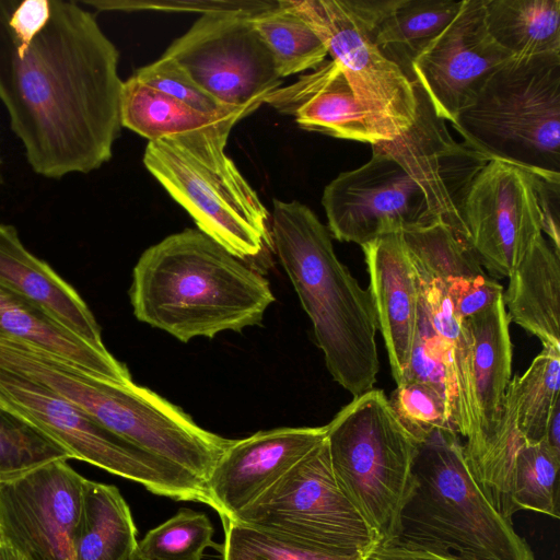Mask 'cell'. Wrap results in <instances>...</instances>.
<instances>
[{"mask_svg":"<svg viewBox=\"0 0 560 560\" xmlns=\"http://www.w3.org/2000/svg\"><path fill=\"white\" fill-rule=\"evenodd\" d=\"M119 54L74 1L0 0V100L34 172L90 173L121 129Z\"/></svg>","mask_w":560,"mask_h":560,"instance_id":"cell-1","label":"cell"},{"mask_svg":"<svg viewBox=\"0 0 560 560\" xmlns=\"http://www.w3.org/2000/svg\"><path fill=\"white\" fill-rule=\"evenodd\" d=\"M129 296L138 320L183 342L259 325L275 301L262 275L197 229L147 248Z\"/></svg>","mask_w":560,"mask_h":560,"instance_id":"cell-2","label":"cell"},{"mask_svg":"<svg viewBox=\"0 0 560 560\" xmlns=\"http://www.w3.org/2000/svg\"><path fill=\"white\" fill-rule=\"evenodd\" d=\"M272 245L308 315L332 378L357 397L374 388L378 330L370 290L338 259L331 234L304 203L275 199Z\"/></svg>","mask_w":560,"mask_h":560,"instance_id":"cell-3","label":"cell"},{"mask_svg":"<svg viewBox=\"0 0 560 560\" xmlns=\"http://www.w3.org/2000/svg\"><path fill=\"white\" fill-rule=\"evenodd\" d=\"M3 365L46 386L127 442L205 483L232 441L200 428L179 407L147 387L95 376L27 342H15Z\"/></svg>","mask_w":560,"mask_h":560,"instance_id":"cell-4","label":"cell"},{"mask_svg":"<svg viewBox=\"0 0 560 560\" xmlns=\"http://www.w3.org/2000/svg\"><path fill=\"white\" fill-rule=\"evenodd\" d=\"M413 476L398 538L469 560H535L470 475L456 431L438 429L421 441Z\"/></svg>","mask_w":560,"mask_h":560,"instance_id":"cell-5","label":"cell"},{"mask_svg":"<svg viewBox=\"0 0 560 560\" xmlns=\"http://www.w3.org/2000/svg\"><path fill=\"white\" fill-rule=\"evenodd\" d=\"M236 122L148 141L143 164L199 231L246 261L272 241L270 213L225 153Z\"/></svg>","mask_w":560,"mask_h":560,"instance_id":"cell-6","label":"cell"},{"mask_svg":"<svg viewBox=\"0 0 560 560\" xmlns=\"http://www.w3.org/2000/svg\"><path fill=\"white\" fill-rule=\"evenodd\" d=\"M452 126L490 161L560 179V54L512 57L487 78Z\"/></svg>","mask_w":560,"mask_h":560,"instance_id":"cell-7","label":"cell"},{"mask_svg":"<svg viewBox=\"0 0 560 560\" xmlns=\"http://www.w3.org/2000/svg\"><path fill=\"white\" fill-rule=\"evenodd\" d=\"M326 443L339 488L377 541L398 538L421 442L399 422L384 392L353 397L327 424Z\"/></svg>","mask_w":560,"mask_h":560,"instance_id":"cell-8","label":"cell"},{"mask_svg":"<svg viewBox=\"0 0 560 560\" xmlns=\"http://www.w3.org/2000/svg\"><path fill=\"white\" fill-rule=\"evenodd\" d=\"M229 520L330 557H364L378 542L339 488L326 440Z\"/></svg>","mask_w":560,"mask_h":560,"instance_id":"cell-9","label":"cell"},{"mask_svg":"<svg viewBox=\"0 0 560 560\" xmlns=\"http://www.w3.org/2000/svg\"><path fill=\"white\" fill-rule=\"evenodd\" d=\"M0 406L51 436L72 458L140 483L151 493L212 506L200 479L127 442L46 386L2 368Z\"/></svg>","mask_w":560,"mask_h":560,"instance_id":"cell-10","label":"cell"},{"mask_svg":"<svg viewBox=\"0 0 560 560\" xmlns=\"http://www.w3.org/2000/svg\"><path fill=\"white\" fill-rule=\"evenodd\" d=\"M252 18L234 12L202 14L163 55L223 106L253 113L281 88L283 79Z\"/></svg>","mask_w":560,"mask_h":560,"instance_id":"cell-11","label":"cell"},{"mask_svg":"<svg viewBox=\"0 0 560 560\" xmlns=\"http://www.w3.org/2000/svg\"><path fill=\"white\" fill-rule=\"evenodd\" d=\"M371 148L366 163L340 173L324 188L322 205L330 234L362 246L440 222L420 186L393 158Z\"/></svg>","mask_w":560,"mask_h":560,"instance_id":"cell-12","label":"cell"},{"mask_svg":"<svg viewBox=\"0 0 560 560\" xmlns=\"http://www.w3.org/2000/svg\"><path fill=\"white\" fill-rule=\"evenodd\" d=\"M86 480L65 459L0 480V541L26 560H75Z\"/></svg>","mask_w":560,"mask_h":560,"instance_id":"cell-13","label":"cell"},{"mask_svg":"<svg viewBox=\"0 0 560 560\" xmlns=\"http://www.w3.org/2000/svg\"><path fill=\"white\" fill-rule=\"evenodd\" d=\"M317 34L355 100L400 135L417 113L415 83L386 59L349 0H282Z\"/></svg>","mask_w":560,"mask_h":560,"instance_id":"cell-14","label":"cell"},{"mask_svg":"<svg viewBox=\"0 0 560 560\" xmlns=\"http://www.w3.org/2000/svg\"><path fill=\"white\" fill-rule=\"evenodd\" d=\"M467 247L497 278L509 277L542 234L535 176L500 160L472 179L463 206Z\"/></svg>","mask_w":560,"mask_h":560,"instance_id":"cell-15","label":"cell"},{"mask_svg":"<svg viewBox=\"0 0 560 560\" xmlns=\"http://www.w3.org/2000/svg\"><path fill=\"white\" fill-rule=\"evenodd\" d=\"M415 89L418 106L411 126L394 139L372 145L406 171L427 196L438 220L467 247L464 200L472 179L490 160L455 141L421 88L415 83Z\"/></svg>","mask_w":560,"mask_h":560,"instance_id":"cell-16","label":"cell"},{"mask_svg":"<svg viewBox=\"0 0 560 560\" xmlns=\"http://www.w3.org/2000/svg\"><path fill=\"white\" fill-rule=\"evenodd\" d=\"M511 58L487 31L483 0H465L456 18L412 62V82L434 113L452 124L487 78Z\"/></svg>","mask_w":560,"mask_h":560,"instance_id":"cell-17","label":"cell"},{"mask_svg":"<svg viewBox=\"0 0 560 560\" xmlns=\"http://www.w3.org/2000/svg\"><path fill=\"white\" fill-rule=\"evenodd\" d=\"M322 427L279 428L232 440L206 485L221 521L233 518L319 446Z\"/></svg>","mask_w":560,"mask_h":560,"instance_id":"cell-18","label":"cell"},{"mask_svg":"<svg viewBox=\"0 0 560 560\" xmlns=\"http://www.w3.org/2000/svg\"><path fill=\"white\" fill-rule=\"evenodd\" d=\"M264 104L292 116L303 129L330 137L375 144L399 133L354 97L340 66L325 60L319 67L270 93Z\"/></svg>","mask_w":560,"mask_h":560,"instance_id":"cell-19","label":"cell"},{"mask_svg":"<svg viewBox=\"0 0 560 560\" xmlns=\"http://www.w3.org/2000/svg\"><path fill=\"white\" fill-rule=\"evenodd\" d=\"M370 275L377 326L396 384L406 374L417 326L419 284L401 233L361 246Z\"/></svg>","mask_w":560,"mask_h":560,"instance_id":"cell-20","label":"cell"},{"mask_svg":"<svg viewBox=\"0 0 560 560\" xmlns=\"http://www.w3.org/2000/svg\"><path fill=\"white\" fill-rule=\"evenodd\" d=\"M471 345L475 428L463 444L465 460L476 457L492 436L502 413L512 372L510 320L500 296L486 311L464 319Z\"/></svg>","mask_w":560,"mask_h":560,"instance_id":"cell-21","label":"cell"},{"mask_svg":"<svg viewBox=\"0 0 560 560\" xmlns=\"http://www.w3.org/2000/svg\"><path fill=\"white\" fill-rule=\"evenodd\" d=\"M0 285L39 305L92 346L106 349L100 326L79 293L24 247L13 226L1 223Z\"/></svg>","mask_w":560,"mask_h":560,"instance_id":"cell-22","label":"cell"},{"mask_svg":"<svg viewBox=\"0 0 560 560\" xmlns=\"http://www.w3.org/2000/svg\"><path fill=\"white\" fill-rule=\"evenodd\" d=\"M349 2L383 56L412 82V62L456 18L465 0Z\"/></svg>","mask_w":560,"mask_h":560,"instance_id":"cell-23","label":"cell"},{"mask_svg":"<svg viewBox=\"0 0 560 560\" xmlns=\"http://www.w3.org/2000/svg\"><path fill=\"white\" fill-rule=\"evenodd\" d=\"M0 335L42 348L82 370L119 383L128 369L107 349H98L60 324L39 305L0 285Z\"/></svg>","mask_w":560,"mask_h":560,"instance_id":"cell-24","label":"cell"},{"mask_svg":"<svg viewBox=\"0 0 560 560\" xmlns=\"http://www.w3.org/2000/svg\"><path fill=\"white\" fill-rule=\"evenodd\" d=\"M508 278L503 302L510 323L560 350V252L541 234Z\"/></svg>","mask_w":560,"mask_h":560,"instance_id":"cell-25","label":"cell"},{"mask_svg":"<svg viewBox=\"0 0 560 560\" xmlns=\"http://www.w3.org/2000/svg\"><path fill=\"white\" fill-rule=\"evenodd\" d=\"M418 284L441 347L451 422L467 439L475 428L469 334L464 320L455 314L442 282L418 280Z\"/></svg>","mask_w":560,"mask_h":560,"instance_id":"cell-26","label":"cell"},{"mask_svg":"<svg viewBox=\"0 0 560 560\" xmlns=\"http://www.w3.org/2000/svg\"><path fill=\"white\" fill-rule=\"evenodd\" d=\"M137 528L118 488L88 479L75 560H137Z\"/></svg>","mask_w":560,"mask_h":560,"instance_id":"cell-27","label":"cell"},{"mask_svg":"<svg viewBox=\"0 0 560 560\" xmlns=\"http://www.w3.org/2000/svg\"><path fill=\"white\" fill-rule=\"evenodd\" d=\"M250 115L246 110L205 114L162 93L131 75L122 82L120 97L121 126L149 141L210 129Z\"/></svg>","mask_w":560,"mask_h":560,"instance_id":"cell-28","label":"cell"},{"mask_svg":"<svg viewBox=\"0 0 560 560\" xmlns=\"http://www.w3.org/2000/svg\"><path fill=\"white\" fill-rule=\"evenodd\" d=\"M492 39L512 57L560 54V0H483Z\"/></svg>","mask_w":560,"mask_h":560,"instance_id":"cell-29","label":"cell"},{"mask_svg":"<svg viewBox=\"0 0 560 560\" xmlns=\"http://www.w3.org/2000/svg\"><path fill=\"white\" fill-rule=\"evenodd\" d=\"M517 387L510 381L500 421L482 451L465 460L466 466L487 500L505 518L517 511L513 502L515 459L524 443L517 425Z\"/></svg>","mask_w":560,"mask_h":560,"instance_id":"cell-30","label":"cell"},{"mask_svg":"<svg viewBox=\"0 0 560 560\" xmlns=\"http://www.w3.org/2000/svg\"><path fill=\"white\" fill-rule=\"evenodd\" d=\"M401 237L420 281L446 284L486 275L469 249L443 223L402 231Z\"/></svg>","mask_w":560,"mask_h":560,"instance_id":"cell-31","label":"cell"},{"mask_svg":"<svg viewBox=\"0 0 560 560\" xmlns=\"http://www.w3.org/2000/svg\"><path fill=\"white\" fill-rule=\"evenodd\" d=\"M253 25L269 48L280 77L314 70L328 51L312 27L282 0L276 8L252 18Z\"/></svg>","mask_w":560,"mask_h":560,"instance_id":"cell-32","label":"cell"},{"mask_svg":"<svg viewBox=\"0 0 560 560\" xmlns=\"http://www.w3.org/2000/svg\"><path fill=\"white\" fill-rule=\"evenodd\" d=\"M514 380L517 429L525 442L539 443L551 410L560 399V350L544 347L528 369Z\"/></svg>","mask_w":560,"mask_h":560,"instance_id":"cell-33","label":"cell"},{"mask_svg":"<svg viewBox=\"0 0 560 560\" xmlns=\"http://www.w3.org/2000/svg\"><path fill=\"white\" fill-rule=\"evenodd\" d=\"M559 452L544 441H524L513 475V502L517 512L527 510L559 518Z\"/></svg>","mask_w":560,"mask_h":560,"instance_id":"cell-34","label":"cell"},{"mask_svg":"<svg viewBox=\"0 0 560 560\" xmlns=\"http://www.w3.org/2000/svg\"><path fill=\"white\" fill-rule=\"evenodd\" d=\"M213 534L206 514L182 509L138 541L136 557L137 560H202L207 548L221 549L213 541Z\"/></svg>","mask_w":560,"mask_h":560,"instance_id":"cell-35","label":"cell"},{"mask_svg":"<svg viewBox=\"0 0 560 560\" xmlns=\"http://www.w3.org/2000/svg\"><path fill=\"white\" fill-rule=\"evenodd\" d=\"M71 454L44 431L0 406V480Z\"/></svg>","mask_w":560,"mask_h":560,"instance_id":"cell-36","label":"cell"},{"mask_svg":"<svg viewBox=\"0 0 560 560\" xmlns=\"http://www.w3.org/2000/svg\"><path fill=\"white\" fill-rule=\"evenodd\" d=\"M387 399L399 422L420 442L434 430H454L446 398L430 385L401 383Z\"/></svg>","mask_w":560,"mask_h":560,"instance_id":"cell-37","label":"cell"},{"mask_svg":"<svg viewBox=\"0 0 560 560\" xmlns=\"http://www.w3.org/2000/svg\"><path fill=\"white\" fill-rule=\"evenodd\" d=\"M222 524V560H363V556L330 557L310 552L234 520Z\"/></svg>","mask_w":560,"mask_h":560,"instance_id":"cell-38","label":"cell"},{"mask_svg":"<svg viewBox=\"0 0 560 560\" xmlns=\"http://www.w3.org/2000/svg\"><path fill=\"white\" fill-rule=\"evenodd\" d=\"M133 77L205 114L218 115L246 110L228 108L220 104L203 91L173 58L165 55L156 61L139 68Z\"/></svg>","mask_w":560,"mask_h":560,"instance_id":"cell-39","label":"cell"},{"mask_svg":"<svg viewBox=\"0 0 560 560\" xmlns=\"http://www.w3.org/2000/svg\"><path fill=\"white\" fill-rule=\"evenodd\" d=\"M406 382H418L432 386L446 398L450 410L441 347L420 290L416 332L408 368L401 383Z\"/></svg>","mask_w":560,"mask_h":560,"instance_id":"cell-40","label":"cell"},{"mask_svg":"<svg viewBox=\"0 0 560 560\" xmlns=\"http://www.w3.org/2000/svg\"><path fill=\"white\" fill-rule=\"evenodd\" d=\"M85 5L98 11H161V12H217L244 13L255 16L277 7L270 0H92Z\"/></svg>","mask_w":560,"mask_h":560,"instance_id":"cell-41","label":"cell"},{"mask_svg":"<svg viewBox=\"0 0 560 560\" xmlns=\"http://www.w3.org/2000/svg\"><path fill=\"white\" fill-rule=\"evenodd\" d=\"M444 287L455 314L462 320L486 311L503 295V287L487 275L454 280Z\"/></svg>","mask_w":560,"mask_h":560,"instance_id":"cell-42","label":"cell"},{"mask_svg":"<svg viewBox=\"0 0 560 560\" xmlns=\"http://www.w3.org/2000/svg\"><path fill=\"white\" fill-rule=\"evenodd\" d=\"M363 560H469L444 551L396 538L375 544Z\"/></svg>","mask_w":560,"mask_h":560,"instance_id":"cell-43","label":"cell"},{"mask_svg":"<svg viewBox=\"0 0 560 560\" xmlns=\"http://www.w3.org/2000/svg\"><path fill=\"white\" fill-rule=\"evenodd\" d=\"M536 189L542 218V233H546L552 247L560 252L559 192L560 179L536 177Z\"/></svg>","mask_w":560,"mask_h":560,"instance_id":"cell-44","label":"cell"},{"mask_svg":"<svg viewBox=\"0 0 560 560\" xmlns=\"http://www.w3.org/2000/svg\"><path fill=\"white\" fill-rule=\"evenodd\" d=\"M542 441L560 453V399L555 404L548 418Z\"/></svg>","mask_w":560,"mask_h":560,"instance_id":"cell-45","label":"cell"},{"mask_svg":"<svg viewBox=\"0 0 560 560\" xmlns=\"http://www.w3.org/2000/svg\"><path fill=\"white\" fill-rule=\"evenodd\" d=\"M0 560H26L18 551L0 541Z\"/></svg>","mask_w":560,"mask_h":560,"instance_id":"cell-46","label":"cell"}]
</instances>
